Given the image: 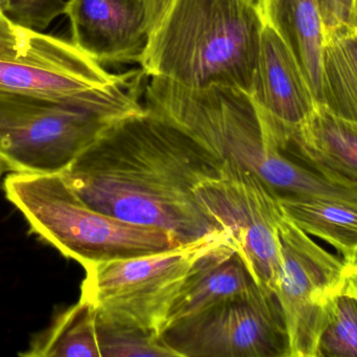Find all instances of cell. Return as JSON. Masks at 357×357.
<instances>
[{
    "label": "cell",
    "mask_w": 357,
    "mask_h": 357,
    "mask_svg": "<svg viewBox=\"0 0 357 357\" xmlns=\"http://www.w3.org/2000/svg\"><path fill=\"white\" fill-rule=\"evenodd\" d=\"M220 161L190 136L144 109L111 124L61 175L90 207L111 217L153 226L182 243L227 232L195 190Z\"/></svg>",
    "instance_id": "cell-1"
},
{
    "label": "cell",
    "mask_w": 357,
    "mask_h": 357,
    "mask_svg": "<svg viewBox=\"0 0 357 357\" xmlns=\"http://www.w3.org/2000/svg\"><path fill=\"white\" fill-rule=\"evenodd\" d=\"M264 19L253 0H172L140 59L144 75L251 94Z\"/></svg>",
    "instance_id": "cell-2"
},
{
    "label": "cell",
    "mask_w": 357,
    "mask_h": 357,
    "mask_svg": "<svg viewBox=\"0 0 357 357\" xmlns=\"http://www.w3.org/2000/svg\"><path fill=\"white\" fill-rule=\"evenodd\" d=\"M144 71L111 73L73 41L20 27L0 10V92L45 98L117 122L144 111Z\"/></svg>",
    "instance_id": "cell-3"
},
{
    "label": "cell",
    "mask_w": 357,
    "mask_h": 357,
    "mask_svg": "<svg viewBox=\"0 0 357 357\" xmlns=\"http://www.w3.org/2000/svg\"><path fill=\"white\" fill-rule=\"evenodd\" d=\"M3 191L31 232L84 268L184 245L167 231L96 211L73 192L61 173H10L4 180Z\"/></svg>",
    "instance_id": "cell-4"
},
{
    "label": "cell",
    "mask_w": 357,
    "mask_h": 357,
    "mask_svg": "<svg viewBox=\"0 0 357 357\" xmlns=\"http://www.w3.org/2000/svg\"><path fill=\"white\" fill-rule=\"evenodd\" d=\"M228 243L233 245L228 233H213L171 251L87 266L79 300L90 304L102 322L160 337L193 268Z\"/></svg>",
    "instance_id": "cell-5"
},
{
    "label": "cell",
    "mask_w": 357,
    "mask_h": 357,
    "mask_svg": "<svg viewBox=\"0 0 357 357\" xmlns=\"http://www.w3.org/2000/svg\"><path fill=\"white\" fill-rule=\"evenodd\" d=\"M113 123L75 105L0 92V163L12 173H61Z\"/></svg>",
    "instance_id": "cell-6"
},
{
    "label": "cell",
    "mask_w": 357,
    "mask_h": 357,
    "mask_svg": "<svg viewBox=\"0 0 357 357\" xmlns=\"http://www.w3.org/2000/svg\"><path fill=\"white\" fill-rule=\"evenodd\" d=\"M195 193L230 235L257 284L276 293L281 268L279 224L285 215L278 197L253 172L227 161Z\"/></svg>",
    "instance_id": "cell-7"
},
{
    "label": "cell",
    "mask_w": 357,
    "mask_h": 357,
    "mask_svg": "<svg viewBox=\"0 0 357 357\" xmlns=\"http://www.w3.org/2000/svg\"><path fill=\"white\" fill-rule=\"evenodd\" d=\"M160 337L177 357H291L282 308L261 286L180 321Z\"/></svg>",
    "instance_id": "cell-8"
},
{
    "label": "cell",
    "mask_w": 357,
    "mask_h": 357,
    "mask_svg": "<svg viewBox=\"0 0 357 357\" xmlns=\"http://www.w3.org/2000/svg\"><path fill=\"white\" fill-rule=\"evenodd\" d=\"M281 268L276 297L291 357H317L333 302L345 289L347 263L317 245L287 216L279 224Z\"/></svg>",
    "instance_id": "cell-9"
},
{
    "label": "cell",
    "mask_w": 357,
    "mask_h": 357,
    "mask_svg": "<svg viewBox=\"0 0 357 357\" xmlns=\"http://www.w3.org/2000/svg\"><path fill=\"white\" fill-rule=\"evenodd\" d=\"M250 96L266 136L281 151L319 106L293 52L266 23Z\"/></svg>",
    "instance_id": "cell-10"
},
{
    "label": "cell",
    "mask_w": 357,
    "mask_h": 357,
    "mask_svg": "<svg viewBox=\"0 0 357 357\" xmlns=\"http://www.w3.org/2000/svg\"><path fill=\"white\" fill-rule=\"evenodd\" d=\"M71 41L100 64L139 63L150 37L146 0H68Z\"/></svg>",
    "instance_id": "cell-11"
},
{
    "label": "cell",
    "mask_w": 357,
    "mask_h": 357,
    "mask_svg": "<svg viewBox=\"0 0 357 357\" xmlns=\"http://www.w3.org/2000/svg\"><path fill=\"white\" fill-rule=\"evenodd\" d=\"M324 177L357 188V125L319 105L282 150Z\"/></svg>",
    "instance_id": "cell-12"
},
{
    "label": "cell",
    "mask_w": 357,
    "mask_h": 357,
    "mask_svg": "<svg viewBox=\"0 0 357 357\" xmlns=\"http://www.w3.org/2000/svg\"><path fill=\"white\" fill-rule=\"evenodd\" d=\"M258 287L260 285L234 245H220L202 258L193 268L172 308L165 329L222 302L248 295Z\"/></svg>",
    "instance_id": "cell-13"
},
{
    "label": "cell",
    "mask_w": 357,
    "mask_h": 357,
    "mask_svg": "<svg viewBox=\"0 0 357 357\" xmlns=\"http://www.w3.org/2000/svg\"><path fill=\"white\" fill-rule=\"evenodd\" d=\"M264 22L282 38L299 63L319 105L322 103L324 27L319 0H259Z\"/></svg>",
    "instance_id": "cell-14"
},
{
    "label": "cell",
    "mask_w": 357,
    "mask_h": 357,
    "mask_svg": "<svg viewBox=\"0 0 357 357\" xmlns=\"http://www.w3.org/2000/svg\"><path fill=\"white\" fill-rule=\"evenodd\" d=\"M285 216L310 236L333 245L344 262H357V207L331 201L279 199Z\"/></svg>",
    "instance_id": "cell-15"
},
{
    "label": "cell",
    "mask_w": 357,
    "mask_h": 357,
    "mask_svg": "<svg viewBox=\"0 0 357 357\" xmlns=\"http://www.w3.org/2000/svg\"><path fill=\"white\" fill-rule=\"evenodd\" d=\"M24 357H102L93 308L87 302L60 312L41 333L33 335Z\"/></svg>",
    "instance_id": "cell-16"
},
{
    "label": "cell",
    "mask_w": 357,
    "mask_h": 357,
    "mask_svg": "<svg viewBox=\"0 0 357 357\" xmlns=\"http://www.w3.org/2000/svg\"><path fill=\"white\" fill-rule=\"evenodd\" d=\"M321 106L357 125V29L324 41Z\"/></svg>",
    "instance_id": "cell-17"
},
{
    "label": "cell",
    "mask_w": 357,
    "mask_h": 357,
    "mask_svg": "<svg viewBox=\"0 0 357 357\" xmlns=\"http://www.w3.org/2000/svg\"><path fill=\"white\" fill-rule=\"evenodd\" d=\"M102 357H177L155 333L134 327L110 324L96 318Z\"/></svg>",
    "instance_id": "cell-18"
},
{
    "label": "cell",
    "mask_w": 357,
    "mask_h": 357,
    "mask_svg": "<svg viewBox=\"0 0 357 357\" xmlns=\"http://www.w3.org/2000/svg\"><path fill=\"white\" fill-rule=\"evenodd\" d=\"M317 357H357L356 298L344 291L335 298Z\"/></svg>",
    "instance_id": "cell-19"
},
{
    "label": "cell",
    "mask_w": 357,
    "mask_h": 357,
    "mask_svg": "<svg viewBox=\"0 0 357 357\" xmlns=\"http://www.w3.org/2000/svg\"><path fill=\"white\" fill-rule=\"evenodd\" d=\"M64 0H1V10L10 21L35 31L45 29L65 14Z\"/></svg>",
    "instance_id": "cell-20"
},
{
    "label": "cell",
    "mask_w": 357,
    "mask_h": 357,
    "mask_svg": "<svg viewBox=\"0 0 357 357\" xmlns=\"http://www.w3.org/2000/svg\"><path fill=\"white\" fill-rule=\"evenodd\" d=\"M324 41L347 31L357 29V10L356 0H319Z\"/></svg>",
    "instance_id": "cell-21"
},
{
    "label": "cell",
    "mask_w": 357,
    "mask_h": 357,
    "mask_svg": "<svg viewBox=\"0 0 357 357\" xmlns=\"http://www.w3.org/2000/svg\"><path fill=\"white\" fill-rule=\"evenodd\" d=\"M171 2L172 0H146L149 21H150V34L160 22Z\"/></svg>",
    "instance_id": "cell-22"
},
{
    "label": "cell",
    "mask_w": 357,
    "mask_h": 357,
    "mask_svg": "<svg viewBox=\"0 0 357 357\" xmlns=\"http://www.w3.org/2000/svg\"><path fill=\"white\" fill-rule=\"evenodd\" d=\"M344 293L357 299V262L354 264H347Z\"/></svg>",
    "instance_id": "cell-23"
},
{
    "label": "cell",
    "mask_w": 357,
    "mask_h": 357,
    "mask_svg": "<svg viewBox=\"0 0 357 357\" xmlns=\"http://www.w3.org/2000/svg\"><path fill=\"white\" fill-rule=\"evenodd\" d=\"M3 171H6V170H4V168H3V166H2V163H0V178H1L2 172H3Z\"/></svg>",
    "instance_id": "cell-24"
},
{
    "label": "cell",
    "mask_w": 357,
    "mask_h": 357,
    "mask_svg": "<svg viewBox=\"0 0 357 357\" xmlns=\"http://www.w3.org/2000/svg\"><path fill=\"white\" fill-rule=\"evenodd\" d=\"M254 2H255L256 4H258V2H259V0H253Z\"/></svg>",
    "instance_id": "cell-25"
},
{
    "label": "cell",
    "mask_w": 357,
    "mask_h": 357,
    "mask_svg": "<svg viewBox=\"0 0 357 357\" xmlns=\"http://www.w3.org/2000/svg\"><path fill=\"white\" fill-rule=\"evenodd\" d=\"M0 10H1V0H0Z\"/></svg>",
    "instance_id": "cell-26"
},
{
    "label": "cell",
    "mask_w": 357,
    "mask_h": 357,
    "mask_svg": "<svg viewBox=\"0 0 357 357\" xmlns=\"http://www.w3.org/2000/svg\"><path fill=\"white\" fill-rule=\"evenodd\" d=\"M356 10H357V0H356Z\"/></svg>",
    "instance_id": "cell-27"
}]
</instances>
